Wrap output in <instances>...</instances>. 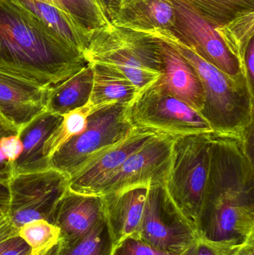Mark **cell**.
<instances>
[{
    "mask_svg": "<svg viewBox=\"0 0 254 255\" xmlns=\"http://www.w3.org/2000/svg\"><path fill=\"white\" fill-rule=\"evenodd\" d=\"M101 1L104 3V6L110 15V19H111L119 0H101Z\"/></svg>",
    "mask_w": 254,
    "mask_h": 255,
    "instance_id": "d590c367",
    "label": "cell"
},
{
    "mask_svg": "<svg viewBox=\"0 0 254 255\" xmlns=\"http://www.w3.org/2000/svg\"><path fill=\"white\" fill-rule=\"evenodd\" d=\"M75 21L92 35L95 31L113 25L101 0H58Z\"/></svg>",
    "mask_w": 254,
    "mask_h": 255,
    "instance_id": "603a6c76",
    "label": "cell"
},
{
    "mask_svg": "<svg viewBox=\"0 0 254 255\" xmlns=\"http://www.w3.org/2000/svg\"><path fill=\"white\" fill-rule=\"evenodd\" d=\"M55 248L53 249V250H52V251L50 252V253H49V254H48L47 255H52V253H53V252H54V250H55Z\"/></svg>",
    "mask_w": 254,
    "mask_h": 255,
    "instance_id": "f35d334b",
    "label": "cell"
},
{
    "mask_svg": "<svg viewBox=\"0 0 254 255\" xmlns=\"http://www.w3.org/2000/svg\"><path fill=\"white\" fill-rule=\"evenodd\" d=\"M198 238L237 249L254 238V166L249 141L213 133Z\"/></svg>",
    "mask_w": 254,
    "mask_h": 255,
    "instance_id": "6da1fadb",
    "label": "cell"
},
{
    "mask_svg": "<svg viewBox=\"0 0 254 255\" xmlns=\"http://www.w3.org/2000/svg\"><path fill=\"white\" fill-rule=\"evenodd\" d=\"M179 253L161 251L145 242L138 235H132L113 247L111 255H178Z\"/></svg>",
    "mask_w": 254,
    "mask_h": 255,
    "instance_id": "83f0119b",
    "label": "cell"
},
{
    "mask_svg": "<svg viewBox=\"0 0 254 255\" xmlns=\"http://www.w3.org/2000/svg\"><path fill=\"white\" fill-rule=\"evenodd\" d=\"M213 133L175 138L164 183L170 199L195 229L210 172Z\"/></svg>",
    "mask_w": 254,
    "mask_h": 255,
    "instance_id": "5b68a950",
    "label": "cell"
},
{
    "mask_svg": "<svg viewBox=\"0 0 254 255\" xmlns=\"http://www.w3.org/2000/svg\"><path fill=\"white\" fill-rule=\"evenodd\" d=\"M244 70L251 87L254 88V39L250 42L244 58Z\"/></svg>",
    "mask_w": 254,
    "mask_h": 255,
    "instance_id": "836d02e7",
    "label": "cell"
},
{
    "mask_svg": "<svg viewBox=\"0 0 254 255\" xmlns=\"http://www.w3.org/2000/svg\"><path fill=\"white\" fill-rule=\"evenodd\" d=\"M89 64L93 83L88 103L93 111L110 105L131 104L140 91L128 78L105 66Z\"/></svg>",
    "mask_w": 254,
    "mask_h": 255,
    "instance_id": "44dd1931",
    "label": "cell"
},
{
    "mask_svg": "<svg viewBox=\"0 0 254 255\" xmlns=\"http://www.w3.org/2000/svg\"><path fill=\"white\" fill-rule=\"evenodd\" d=\"M84 57L128 78L142 91L162 73L159 40L144 33L112 25L91 35Z\"/></svg>",
    "mask_w": 254,
    "mask_h": 255,
    "instance_id": "277c9868",
    "label": "cell"
},
{
    "mask_svg": "<svg viewBox=\"0 0 254 255\" xmlns=\"http://www.w3.org/2000/svg\"><path fill=\"white\" fill-rule=\"evenodd\" d=\"M113 248L111 237L104 218L73 245L61 248L59 244L58 255H111Z\"/></svg>",
    "mask_w": 254,
    "mask_h": 255,
    "instance_id": "4316f807",
    "label": "cell"
},
{
    "mask_svg": "<svg viewBox=\"0 0 254 255\" xmlns=\"http://www.w3.org/2000/svg\"><path fill=\"white\" fill-rule=\"evenodd\" d=\"M0 255H31L28 246L19 237H16Z\"/></svg>",
    "mask_w": 254,
    "mask_h": 255,
    "instance_id": "d6a6232c",
    "label": "cell"
},
{
    "mask_svg": "<svg viewBox=\"0 0 254 255\" xmlns=\"http://www.w3.org/2000/svg\"><path fill=\"white\" fill-rule=\"evenodd\" d=\"M158 40L161 46L162 73L155 85L201 112L204 104V89L196 72L172 46Z\"/></svg>",
    "mask_w": 254,
    "mask_h": 255,
    "instance_id": "9a60e30c",
    "label": "cell"
},
{
    "mask_svg": "<svg viewBox=\"0 0 254 255\" xmlns=\"http://www.w3.org/2000/svg\"><path fill=\"white\" fill-rule=\"evenodd\" d=\"M87 64L83 54L13 0H0V72L49 87Z\"/></svg>",
    "mask_w": 254,
    "mask_h": 255,
    "instance_id": "7a4b0ae2",
    "label": "cell"
},
{
    "mask_svg": "<svg viewBox=\"0 0 254 255\" xmlns=\"http://www.w3.org/2000/svg\"><path fill=\"white\" fill-rule=\"evenodd\" d=\"M11 175V165L6 161L0 165V209L7 212L10 203L9 180Z\"/></svg>",
    "mask_w": 254,
    "mask_h": 255,
    "instance_id": "1f68e13d",
    "label": "cell"
},
{
    "mask_svg": "<svg viewBox=\"0 0 254 255\" xmlns=\"http://www.w3.org/2000/svg\"><path fill=\"white\" fill-rule=\"evenodd\" d=\"M175 13L171 0H119L111 22L116 26L145 32L169 30Z\"/></svg>",
    "mask_w": 254,
    "mask_h": 255,
    "instance_id": "2e32d148",
    "label": "cell"
},
{
    "mask_svg": "<svg viewBox=\"0 0 254 255\" xmlns=\"http://www.w3.org/2000/svg\"><path fill=\"white\" fill-rule=\"evenodd\" d=\"M175 19L171 32L207 62L230 76L246 73L216 32L187 0H171Z\"/></svg>",
    "mask_w": 254,
    "mask_h": 255,
    "instance_id": "8fae6325",
    "label": "cell"
},
{
    "mask_svg": "<svg viewBox=\"0 0 254 255\" xmlns=\"http://www.w3.org/2000/svg\"><path fill=\"white\" fill-rule=\"evenodd\" d=\"M148 188L131 189L102 196L104 220L113 247L130 235H138Z\"/></svg>",
    "mask_w": 254,
    "mask_h": 255,
    "instance_id": "e0dca14e",
    "label": "cell"
},
{
    "mask_svg": "<svg viewBox=\"0 0 254 255\" xmlns=\"http://www.w3.org/2000/svg\"><path fill=\"white\" fill-rule=\"evenodd\" d=\"M209 23L225 25L245 10H254V0H187Z\"/></svg>",
    "mask_w": 254,
    "mask_h": 255,
    "instance_id": "484cf974",
    "label": "cell"
},
{
    "mask_svg": "<svg viewBox=\"0 0 254 255\" xmlns=\"http://www.w3.org/2000/svg\"><path fill=\"white\" fill-rule=\"evenodd\" d=\"M237 249L223 248L198 238L178 255H232Z\"/></svg>",
    "mask_w": 254,
    "mask_h": 255,
    "instance_id": "f1b7e54d",
    "label": "cell"
},
{
    "mask_svg": "<svg viewBox=\"0 0 254 255\" xmlns=\"http://www.w3.org/2000/svg\"><path fill=\"white\" fill-rule=\"evenodd\" d=\"M136 128L130 117V105H110L93 111L83 133L72 138L55 153L50 166L73 175L99 151L126 137Z\"/></svg>",
    "mask_w": 254,
    "mask_h": 255,
    "instance_id": "8992f818",
    "label": "cell"
},
{
    "mask_svg": "<svg viewBox=\"0 0 254 255\" xmlns=\"http://www.w3.org/2000/svg\"><path fill=\"white\" fill-rule=\"evenodd\" d=\"M62 120V116L44 111L18 131L23 150L17 160L11 163V175L50 167V161L43 155V145Z\"/></svg>",
    "mask_w": 254,
    "mask_h": 255,
    "instance_id": "ac0fdd59",
    "label": "cell"
},
{
    "mask_svg": "<svg viewBox=\"0 0 254 255\" xmlns=\"http://www.w3.org/2000/svg\"><path fill=\"white\" fill-rule=\"evenodd\" d=\"M104 218L102 196L79 194L68 190L57 206L52 223L61 232L60 246L67 248L87 235Z\"/></svg>",
    "mask_w": 254,
    "mask_h": 255,
    "instance_id": "4fadbf2b",
    "label": "cell"
},
{
    "mask_svg": "<svg viewBox=\"0 0 254 255\" xmlns=\"http://www.w3.org/2000/svg\"><path fill=\"white\" fill-rule=\"evenodd\" d=\"M92 83L93 72L92 66L87 63L68 79L48 88L46 112L63 117L86 106L90 98Z\"/></svg>",
    "mask_w": 254,
    "mask_h": 255,
    "instance_id": "ffe728a7",
    "label": "cell"
},
{
    "mask_svg": "<svg viewBox=\"0 0 254 255\" xmlns=\"http://www.w3.org/2000/svg\"><path fill=\"white\" fill-rule=\"evenodd\" d=\"M70 176L50 167L11 175L7 214L15 226L37 220L52 223L55 210L68 190Z\"/></svg>",
    "mask_w": 254,
    "mask_h": 255,
    "instance_id": "ba28073f",
    "label": "cell"
},
{
    "mask_svg": "<svg viewBox=\"0 0 254 255\" xmlns=\"http://www.w3.org/2000/svg\"><path fill=\"white\" fill-rule=\"evenodd\" d=\"M138 235L161 251L180 253L198 239L192 224L176 208L164 184L149 187Z\"/></svg>",
    "mask_w": 254,
    "mask_h": 255,
    "instance_id": "9c48e42d",
    "label": "cell"
},
{
    "mask_svg": "<svg viewBox=\"0 0 254 255\" xmlns=\"http://www.w3.org/2000/svg\"><path fill=\"white\" fill-rule=\"evenodd\" d=\"M58 252H59V244L55 247V250H54L52 255H58Z\"/></svg>",
    "mask_w": 254,
    "mask_h": 255,
    "instance_id": "74e56055",
    "label": "cell"
},
{
    "mask_svg": "<svg viewBox=\"0 0 254 255\" xmlns=\"http://www.w3.org/2000/svg\"><path fill=\"white\" fill-rule=\"evenodd\" d=\"M232 255H254V238L237 249Z\"/></svg>",
    "mask_w": 254,
    "mask_h": 255,
    "instance_id": "e575fe53",
    "label": "cell"
},
{
    "mask_svg": "<svg viewBox=\"0 0 254 255\" xmlns=\"http://www.w3.org/2000/svg\"><path fill=\"white\" fill-rule=\"evenodd\" d=\"M18 132L13 129L1 127L0 126V139L3 136H10V135L17 134Z\"/></svg>",
    "mask_w": 254,
    "mask_h": 255,
    "instance_id": "8d00e7d4",
    "label": "cell"
},
{
    "mask_svg": "<svg viewBox=\"0 0 254 255\" xmlns=\"http://www.w3.org/2000/svg\"><path fill=\"white\" fill-rule=\"evenodd\" d=\"M18 237L28 246L31 255H47L59 244L61 232L47 220H37L18 228Z\"/></svg>",
    "mask_w": 254,
    "mask_h": 255,
    "instance_id": "d4e9b609",
    "label": "cell"
},
{
    "mask_svg": "<svg viewBox=\"0 0 254 255\" xmlns=\"http://www.w3.org/2000/svg\"><path fill=\"white\" fill-rule=\"evenodd\" d=\"M49 88L0 72V115L19 131L46 111Z\"/></svg>",
    "mask_w": 254,
    "mask_h": 255,
    "instance_id": "5bb4252c",
    "label": "cell"
},
{
    "mask_svg": "<svg viewBox=\"0 0 254 255\" xmlns=\"http://www.w3.org/2000/svg\"><path fill=\"white\" fill-rule=\"evenodd\" d=\"M230 52L244 68V58L249 43L254 39V10L238 13L228 23L215 27Z\"/></svg>",
    "mask_w": 254,
    "mask_h": 255,
    "instance_id": "7402d4cb",
    "label": "cell"
},
{
    "mask_svg": "<svg viewBox=\"0 0 254 255\" xmlns=\"http://www.w3.org/2000/svg\"><path fill=\"white\" fill-rule=\"evenodd\" d=\"M93 109L89 103L75 109L63 116L62 122L47 138L43 145V155L50 161L51 157L72 138L85 131L87 126L88 117Z\"/></svg>",
    "mask_w": 254,
    "mask_h": 255,
    "instance_id": "cb8c5ba5",
    "label": "cell"
},
{
    "mask_svg": "<svg viewBox=\"0 0 254 255\" xmlns=\"http://www.w3.org/2000/svg\"><path fill=\"white\" fill-rule=\"evenodd\" d=\"M52 28L84 55L90 36L64 10L58 0H13Z\"/></svg>",
    "mask_w": 254,
    "mask_h": 255,
    "instance_id": "d6986e66",
    "label": "cell"
},
{
    "mask_svg": "<svg viewBox=\"0 0 254 255\" xmlns=\"http://www.w3.org/2000/svg\"><path fill=\"white\" fill-rule=\"evenodd\" d=\"M18 236V228L10 220L7 211L0 209V253Z\"/></svg>",
    "mask_w": 254,
    "mask_h": 255,
    "instance_id": "f546056e",
    "label": "cell"
},
{
    "mask_svg": "<svg viewBox=\"0 0 254 255\" xmlns=\"http://www.w3.org/2000/svg\"><path fill=\"white\" fill-rule=\"evenodd\" d=\"M144 34L172 46L193 67L200 78L204 104L200 113L216 134L249 141L253 138L254 88L246 73L230 76L197 55L169 30Z\"/></svg>",
    "mask_w": 254,
    "mask_h": 255,
    "instance_id": "3957f363",
    "label": "cell"
},
{
    "mask_svg": "<svg viewBox=\"0 0 254 255\" xmlns=\"http://www.w3.org/2000/svg\"><path fill=\"white\" fill-rule=\"evenodd\" d=\"M175 138L159 133L151 136L107 180L100 196L164 184L171 165Z\"/></svg>",
    "mask_w": 254,
    "mask_h": 255,
    "instance_id": "30bf717a",
    "label": "cell"
},
{
    "mask_svg": "<svg viewBox=\"0 0 254 255\" xmlns=\"http://www.w3.org/2000/svg\"><path fill=\"white\" fill-rule=\"evenodd\" d=\"M157 133L136 128L126 137L99 151L70 176L68 190L100 196L103 186L133 152Z\"/></svg>",
    "mask_w": 254,
    "mask_h": 255,
    "instance_id": "7c38bea8",
    "label": "cell"
},
{
    "mask_svg": "<svg viewBox=\"0 0 254 255\" xmlns=\"http://www.w3.org/2000/svg\"><path fill=\"white\" fill-rule=\"evenodd\" d=\"M155 82L140 91L130 105L134 127L173 137L214 133L198 111L167 94Z\"/></svg>",
    "mask_w": 254,
    "mask_h": 255,
    "instance_id": "52a82bcc",
    "label": "cell"
},
{
    "mask_svg": "<svg viewBox=\"0 0 254 255\" xmlns=\"http://www.w3.org/2000/svg\"><path fill=\"white\" fill-rule=\"evenodd\" d=\"M0 148L5 155L7 161L13 163L22 154L23 145L18 134L10 135L0 139Z\"/></svg>",
    "mask_w": 254,
    "mask_h": 255,
    "instance_id": "4dcf8cb0",
    "label": "cell"
}]
</instances>
